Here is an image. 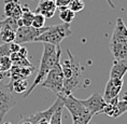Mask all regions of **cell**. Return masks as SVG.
Instances as JSON below:
<instances>
[{
  "label": "cell",
  "mask_w": 127,
  "mask_h": 124,
  "mask_svg": "<svg viewBox=\"0 0 127 124\" xmlns=\"http://www.w3.org/2000/svg\"><path fill=\"white\" fill-rule=\"evenodd\" d=\"M60 58H62L60 45H53V44L50 43H43V53H42V57H41L39 70H38V74L36 78H34L32 84L25 92L24 97H28L38 85L42 83L44 78L46 77L47 72L53 67H55L57 64H59Z\"/></svg>",
  "instance_id": "6da1fadb"
},
{
  "label": "cell",
  "mask_w": 127,
  "mask_h": 124,
  "mask_svg": "<svg viewBox=\"0 0 127 124\" xmlns=\"http://www.w3.org/2000/svg\"><path fill=\"white\" fill-rule=\"evenodd\" d=\"M67 54L69 56L68 59L60 58V68L64 75V84L63 91L60 95H70L74 88L81 85L82 80V68L80 62L74 58L71 54L70 50H67Z\"/></svg>",
  "instance_id": "7a4b0ae2"
},
{
  "label": "cell",
  "mask_w": 127,
  "mask_h": 124,
  "mask_svg": "<svg viewBox=\"0 0 127 124\" xmlns=\"http://www.w3.org/2000/svg\"><path fill=\"white\" fill-rule=\"evenodd\" d=\"M110 50L114 59L127 60V27L122 18H117L110 41Z\"/></svg>",
  "instance_id": "3957f363"
},
{
  "label": "cell",
  "mask_w": 127,
  "mask_h": 124,
  "mask_svg": "<svg viewBox=\"0 0 127 124\" xmlns=\"http://www.w3.org/2000/svg\"><path fill=\"white\" fill-rule=\"evenodd\" d=\"M63 101V106L68 109L72 117V124H88L94 116L81 104L80 99L73 95H60L57 94Z\"/></svg>",
  "instance_id": "277c9868"
},
{
  "label": "cell",
  "mask_w": 127,
  "mask_h": 124,
  "mask_svg": "<svg viewBox=\"0 0 127 124\" xmlns=\"http://www.w3.org/2000/svg\"><path fill=\"white\" fill-rule=\"evenodd\" d=\"M72 31L70 28V24L63 23L53 26H46V29L43 34L34 39V42L50 43L53 45H59L60 42L69 36H71Z\"/></svg>",
  "instance_id": "5b68a950"
},
{
  "label": "cell",
  "mask_w": 127,
  "mask_h": 124,
  "mask_svg": "<svg viewBox=\"0 0 127 124\" xmlns=\"http://www.w3.org/2000/svg\"><path fill=\"white\" fill-rule=\"evenodd\" d=\"M17 100L13 95L11 84H5L3 81L0 82V123L9 111L16 105Z\"/></svg>",
  "instance_id": "8992f818"
},
{
  "label": "cell",
  "mask_w": 127,
  "mask_h": 124,
  "mask_svg": "<svg viewBox=\"0 0 127 124\" xmlns=\"http://www.w3.org/2000/svg\"><path fill=\"white\" fill-rule=\"evenodd\" d=\"M63 84H64V75L62 72L60 64H57L55 67H53L47 72L46 77L44 78L42 83L40 85L43 87L49 88L53 93L60 94L63 91Z\"/></svg>",
  "instance_id": "52a82bcc"
},
{
  "label": "cell",
  "mask_w": 127,
  "mask_h": 124,
  "mask_svg": "<svg viewBox=\"0 0 127 124\" xmlns=\"http://www.w3.org/2000/svg\"><path fill=\"white\" fill-rule=\"evenodd\" d=\"M46 29V26L42 28H34L32 26H22L18 27L15 33L14 42L17 44H23L28 42H34V39L43 34Z\"/></svg>",
  "instance_id": "ba28073f"
},
{
  "label": "cell",
  "mask_w": 127,
  "mask_h": 124,
  "mask_svg": "<svg viewBox=\"0 0 127 124\" xmlns=\"http://www.w3.org/2000/svg\"><path fill=\"white\" fill-rule=\"evenodd\" d=\"M80 101L93 116L101 113V111H102V109L107 104L103 96L99 92H95L88 98H86V99H80Z\"/></svg>",
  "instance_id": "9c48e42d"
},
{
  "label": "cell",
  "mask_w": 127,
  "mask_h": 124,
  "mask_svg": "<svg viewBox=\"0 0 127 124\" xmlns=\"http://www.w3.org/2000/svg\"><path fill=\"white\" fill-rule=\"evenodd\" d=\"M123 87V80L120 79H109L107 82L106 88H104V94L102 95L104 100L109 101L112 98H115L120 95V92L122 91Z\"/></svg>",
  "instance_id": "30bf717a"
},
{
  "label": "cell",
  "mask_w": 127,
  "mask_h": 124,
  "mask_svg": "<svg viewBox=\"0 0 127 124\" xmlns=\"http://www.w3.org/2000/svg\"><path fill=\"white\" fill-rule=\"evenodd\" d=\"M62 104H63L62 99H60V98L57 96L56 101H55V103H54L50 108H47V109L44 110V111H38V112L31 114L29 118H27V120L30 121V122L32 123V124H36V123H38V122H39V121H41V120L50 121V119H51V118H52V116H53V113L55 112V110L57 109V107H58L59 105H62Z\"/></svg>",
  "instance_id": "8fae6325"
},
{
  "label": "cell",
  "mask_w": 127,
  "mask_h": 124,
  "mask_svg": "<svg viewBox=\"0 0 127 124\" xmlns=\"http://www.w3.org/2000/svg\"><path fill=\"white\" fill-rule=\"evenodd\" d=\"M56 9L57 7L55 3V0H39L38 7L34 13H40L45 18H51L55 14Z\"/></svg>",
  "instance_id": "7c38bea8"
},
{
  "label": "cell",
  "mask_w": 127,
  "mask_h": 124,
  "mask_svg": "<svg viewBox=\"0 0 127 124\" xmlns=\"http://www.w3.org/2000/svg\"><path fill=\"white\" fill-rule=\"evenodd\" d=\"M33 70H34L33 66H31V67H20V66L12 65V67L9 70L10 78H11L10 82L17 81V80H24V79L30 77V75L32 74Z\"/></svg>",
  "instance_id": "4fadbf2b"
},
{
  "label": "cell",
  "mask_w": 127,
  "mask_h": 124,
  "mask_svg": "<svg viewBox=\"0 0 127 124\" xmlns=\"http://www.w3.org/2000/svg\"><path fill=\"white\" fill-rule=\"evenodd\" d=\"M127 72V60L114 59L113 65L110 70V79H120L123 80Z\"/></svg>",
  "instance_id": "5bb4252c"
},
{
  "label": "cell",
  "mask_w": 127,
  "mask_h": 124,
  "mask_svg": "<svg viewBox=\"0 0 127 124\" xmlns=\"http://www.w3.org/2000/svg\"><path fill=\"white\" fill-rule=\"evenodd\" d=\"M15 33L16 31L12 30L4 25H2V29L0 33V43H11L14 42L15 39Z\"/></svg>",
  "instance_id": "9a60e30c"
},
{
  "label": "cell",
  "mask_w": 127,
  "mask_h": 124,
  "mask_svg": "<svg viewBox=\"0 0 127 124\" xmlns=\"http://www.w3.org/2000/svg\"><path fill=\"white\" fill-rule=\"evenodd\" d=\"M22 11H23V14H22L20 20L23 24V26H31L34 13L29 10V8L27 5H22Z\"/></svg>",
  "instance_id": "2e32d148"
},
{
  "label": "cell",
  "mask_w": 127,
  "mask_h": 124,
  "mask_svg": "<svg viewBox=\"0 0 127 124\" xmlns=\"http://www.w3.org/2000/svg\"><path fill=\"white\" fill-rule=\"evenodd\" d=\"M11 84V87H12V91L15 92V93H24L28 90V82L26 79L24 80H17V81H13V82H10Z\"/></svg>",
  "instance_id": "e0dca14e"
},
{
  "label": "cell",
  "mask_w": 127,
  "mask_h": 124,
  "mask_svg": "<svg viewBox=\"0 0 127 124\" xmlns=\"http://www.w3.org/2000/svg\"><path fill=\"white\" fill-rule=\"evenodd\" d=\"M75 16V13L72 12L69 8H64V9H59V17L64 23L70 24L73 18Z\"/></svg>",
  "instance_id": "ac0fdd59"
},
{
  "label": "cell",
  "mask_w": 127,
  "mask_h": 124,
  "mask_svg": "<svg viewBox=\"0 0 127 124\" xmlns=\"http://www.w3.org/2000/svg\"><path fill=\"white\" fill-rule=\"evenodd\" d=\"M20 4V0H4V8L3 12L7 17H11L12 12L16 8V5Z\"/></svg>",
  "instance_id": "d6986e66"
},
{
  "label": "cell",
  "mask_w": 127,
  "mask_h": 124,
  "mask_svg": "<svg viewBox=\"0 0 127 124\" xmlns=\"http://www.w3.org/2000/svg\"><path fill=\"white\" fill-rule=\"evenodd\" d=\"M125 112H127V103L126 101H124V100H122V99H119L117 104L115 105V112H114L113 118L114 119H116V118L121 117Z\"/></svg>",
  "instance_id": "ffe728a7"
},
{
  "label": "cell",
  "mask_w": 127,
  "mask_h": 124,
  "mask_svg": "<svg viewBox=\"0 0 127 124\" xmlns=\"http://www.w3.org/2000/svg\"><path fill=\"white\" fill-rule=\"evenodd\" d=\"M63 110H64V106L62 104V105H59V106L57 107V109L55 110V112L53 113L52 118L50 119V124H62Z\"/></svg>",
  "instance_id": "44dd1931"
},
{
  "label": "cell",
  "mask_w": 127,
  "mask_h": 124,
  "mask_svg": "<svg viewBox=\"0 0 127 124\" xmlns=\"http://www.w3.org/2000/svg\"><path fill=\"white\" fill-rule=\"evenodd\" d=\"M33 13H34V12H33ZM45 20H46V18L44 17L42 14L34 13L32 23H31V26L34 27V28H42V27L45 26Z\"/></svg>",
  "instance_id": "7402d4cb"
},
{
  "label": "cell",
  "mask_w": 127,
  "mask_h": 124,
  "mask_svg": "<svg viewBox=\"0 0 127 124\" xmlns=\"http://www.w3.org/2000/svg\"><path fill=\"white\" fill-rule=\"evenodd\" d=\"M85 3L83 0H71L70 3L68 4V8L70 9L72 12L77 13V12H81L84 9Z\"/></svg>",
  "instance_id": "603a6c76"
},
{
  "label": "cell",
  "mask_w": 127,
  "mask_h": 124,
  "mask_svg": "<svg viewBox=\"0 0 127 124\" xmlns=\"http://www.w3.org/2000/svg\"><path fill=\"white\" fill-rule=\"evenodd\" d=\"M12 67V62L9 56H2L0 57V72L9 71Z\"/></svg>",
  "instance_id": "cb8c5ba5"
},
{
  "label": "cell",
  "mask_w": 127,
  "mask_h": 124,
  "mask_svg": "<svg viewBox=\"0 0 127 124\" xmlns=\"http://www.w3.org/2000/svg\"><path fill=\"white\" fill-rule=\"evenodd\" d=\"M114 112H115V105H111L109 103L106 104V106H104L102 111H101V113H104V114H107V116H109L111 118H113Z\"/></svg>",
  "instance_id": "d4e9b609"
},
{
  "label": "cell",
  "mask_w": 127,
  "mask_h": 124,
  "mask_svg": "<svg viewBox=\"0 0 127 124\" xmlns=\"http://www.w3.org/2000/svg\"><path fill=\"white\" fill-rule=\"evenodd\" d=\"M11 51L9 47V43H1L0 44V57L2 56H10Z\"/></svg>",
  "instance_id": "484cf974"
},
{
  "label": "cell",
  "mask_w": 127,
  "mask_h": 124,
  "mask_svg": "<svg viewBox=\"0 0 127 124\" xmlns=\"http://www.w3.org/2000/svg\"><path fill=\"white\" fill-rule=\"evenodd\" d=\"M22 14H23V11H22V5H21V3H20V4H17V5H16V8H15V9H14V11L12 12L11 17L17 21V20H20V18H21Z\"/></svg>",
  "instance_id": "4316f807"
},
{
  "label": "cell",
  "mask_w": 127,
  "mask_h": 124,
  "mask_svg": "<svg viewBox=\"0 0 127 124\" xmlns=\"http://www.w3.org/2000/svg\"><path fill=\"white\" fill-rule=\"evenodd\" d=\"M71 0H55V3L57 9H64V8H68V4L70 3Z\"/></svg>",
  "instance_id": "83f0119b"
},
{
  "label": "cell",
  "mask_w": 127,
  "mask_h": 124,
  "mask_svg": "<svg viewBox=\"0 0 127 124\" xmlns=\"http://www.w3.org/2000/svg\"><path fill=\"white\" fill-rule=\"evenodd\" d=\"M9 47H10L11 53H16V52L20 51L21 45L17 44V43H15V42H11V43H9Z\"/></svg>",
  "instance_id": "f1b7e54d"
},
{
  "label": "cell",
  "mask_w": 127,
  "mask_h": 124,
  "mask_svg": "<svg viewBox=\"0 0 127 124\" xmlns=\"http://www.w3.org/2000/svg\"><path fill=\"white\" fill-rule=\"evenodd\" d=\"M17 53L20 54L21 56H23V57H27V55H28V51H27L26 47H24V46H21V49H20V51H18Z\"/></svg>",
  "instance_id": "f546056e"
},
{
  "label": "cell",
  "mask_w": 127,
  "mask_h": 124,
  "mask_svg": "<svg viewBox=\"0 0 127 124\" xmlns=\"http://www.w3.org/2000/svg\"><path fill=\"white\" fill-rule=\"evenodd\" d=\"M10 78V72L5 71V72H0V82H2L4 79Z\"/></svg>",
  "instance_id": "4dcf8cb0"
},
{
  "label": "cell",
  "mask_w": 127,
  "mask_h": 124,
  "mask_svg": "<svg viewBox=\"0 0 127 124\" xmlns=\"http://www.w3.org/2000/svg\"><path fill=\"white\" fill-rule=\"evenodd\" d=\"M18 124H32V123H31L30 121H28L27 119H25V120H22V121H21V122L18 123Z\"/></svg>",
  "instance_id": "1f68e13d"
},
{
  "label": "cell",
  "mask_w": 127,
  "mask_h": 124,
  "mask_svg": "<svg viewBox=\"0 0 127 124\" xmlns=\"http://www.w3.org/2000/svg\"><path fill=\"white\" fill-rule=\"evenodd\" d=\"M106 1L108 2V3H109V5H110V7L112 8V9H115V5H114V3L112 2V0H106Z\"/></svg>",
  "instance_id": "d6a6232c"
},
{
  "label": "cell",
  "mask_w": 127,
  "mask_h": 124,
  "mask_svg": "<svg viewBox=\"0 0 127 124\" xmlns=\"http://www.w3.org/2000/svg\"><path fill=\"white\" fill-rule=\"evenodd\" d=\"M36 124H50V121H46V120H41V121H39V122L36 123Z\"/></svg>",
  "instance_id": "836d02e7"
},
{
  "label": "cell",
  "mask_w": 127,
  "mask_h": 124,
  "mask_svg": "<svg viewBox=\"0 0 127 124\" xmlns=\"http://www.w3.org/2000/svg\"><path fill=\"white\" fill-rule=\"evenodd\" d=\"M122 100H124V101H126V103H127V92H125V93L123 94V96H122Z\"/></svg>",
  "instance_id": "e575fe53"
},
{
  "label": "cell",
  "mask_w": 127,
  "mask_h": 124,
  "mask_svg": "<svg viewBox=\"0 0 127 124\" xmlns=\"http://www.w3.org/2000/svg\"><path fill=\"white\" fill-rule=\"evenodd\" d=\"M2 25H3V21H0V33H1V29H2Z\"/></svg>",
  "instance_id": "d590c367"
},
{
  "label": "cell",
  "mask_w": 127,
  "mask_h": 124,
  "mask_svg": "<svg viewBox=\"0 0 127 124\" xmlns=\"http://www.w3.org/2000/svg\"><path fill=\"white\" fill-rule=\"evenodd\" d=\"M2 124H12L11 122H4V123H2Z\"/></svg>",
  "instance_id": "8d00e7d4"
}]
</instances>
